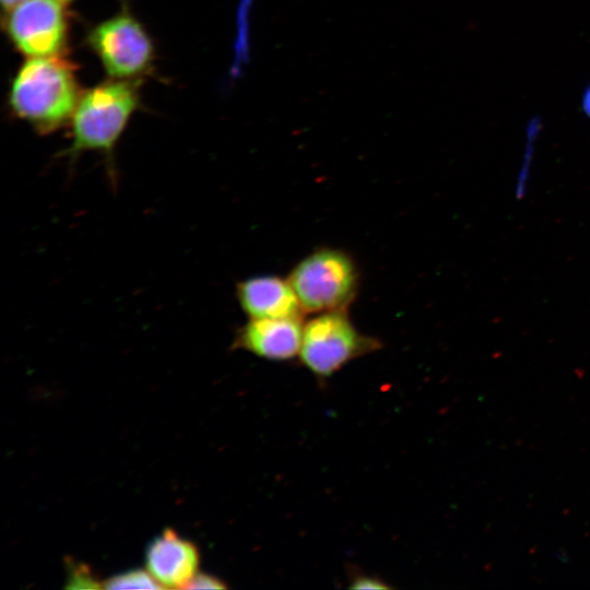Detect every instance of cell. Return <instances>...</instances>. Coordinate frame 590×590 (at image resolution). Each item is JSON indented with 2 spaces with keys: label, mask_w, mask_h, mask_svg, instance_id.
<instances>
[{
  "label": "cell",
  "mask_w": 590,
  "mask_h": 590,
  "mask_svg": "<svg viewBox=\"0 0 590 590\" xmlns=\"http://www.w3.org/2000/svg\"><path fill=\"white\" fill-rule=\"evenodd\" d=\"M197 546L175 530L165 529L148 546L145 565L163 588L185 589L198 574Z\"/></svg>",
  "instance_id": "obj_8"
},
{
  "label": "cell",
  "mask_w": 590,
  "mask_h": 590,
  "mask_svg": "<svg viewBox=\"0 0 590 590\" xmlns=\"http://www.w3.org/2000/svg\"><path fill=\"white\" fill-rule=\"evenodd\" d=\"M87 40L113 79L130 80L151 66L152 40L143 26L127 12L96 25Z\"/></svg>",
  "instance_id": "obj_5"
},
{
  "label": "cell",
  "mask_w": 590,
  "mask_h": 590,
  "mask_svg": "<svg viewBox=\"0 0 590 590\" xmlns=\"http://www.w3.org/2000/svg\"><path fill=\"white\" fill-rule=\"evenodd\" d=\"M105 589H163V586L150 574L143 569H132L125 571L103 582Z\"/></svg>",
  "instance_id": "obj_11"
},
{
  "label": "cell",
  "mask_w": 590,
  "mask_h": 590,
  "mask_svg": "<svg viewBox=\"0 0 590 590\" xmlns=\"http://www.w3.org/2000/svg\"><path fill=\"white\" fill-rule=\"evenodd\" d=\"M304 312L346 310L359 285L354 258L338 248H319L308 253L287 276Z\"/></svg>",
  "instance_id": "obj_3"
},
{
  "label": "cell",
  "mask_w": 590,
  "mask_h": 590,
  "mask_svg": "<svg viewBox=\"0 0 590 590\" xmlns=\"http://www.w3.org/2000/svg\"><path fill=\"white\" fill-rule=\"evenodd\" d=\"M382 343L362 333L346 310L316 314L304 322L299 362L326 381L354 359L377 352Z\"/></svg>",
  "instance_id": "obj_4"
},
{
  "label": "cell",
  "mask_w": 590,
  "mask_h": 590,
  "mask_svg": "<svg viewBox=\"0 0 590 590\" xmlns=\"http://www.w3.org/2000/svg\"><path fill=\"white\" fill-rule=\"evenodd\" d=\"M303 328V318L248 319L237 330L232 347L268 361H292L299 355Z\"/></svg>",
  "instance_id": "obj_7"
},
{
  "label": "cell",
  "mask_w": 590,
  "mask_h": 590,
  "mask_svg": "<svg viewBox=\"0 0 590 590\" xmlns=\"http://www.w3.org/2000/svg\"><path fill=\"white\" fill-rule=\"evenodd\" d=\"M582 108L586 115L590 118V85L586 88L582 96Z\"/></svg>",
  "instance_id": "obj_15"
},
{
  "label": "cell",
  "mask_w": 590,
  "mask_h": 590,
  "mask_svg": "<svg viewBox=\"0 0 590 590\" xmlns=\"http://www.w3.org/2000/svg\"><path fill=\"white\" fill-rule=\"evenodd\" d=\"M236 299L248 319L303 318L305 314L287 279L257 275L236 285Z\"/></svg>",
  "instance_id": "obj_9"
},
{
  "label": "cell",
  "mask_w": 590,
  "mask_h": 590,
  "mask_svg": "<svg viewBox=\"0 0 590 590\" xmlns=\"http://www.w3.org/2000/svg\"><path fill=\"white\" fill-rule=\"evenodd\" d=\"M352 589H390L384 580L369 575H355L351 580Z\"/></svg>",
  "instance_id": "obj_14"
},
{
  "label": "cell",
  "mask_w": 590,
  "mask_h": 590,
  "mask_svg": "<svg viewBox=\"0 0 590 590\" xmlns=\"http://www.w3.org/2000/svg\"><path fill=\"white\" fill-rule=\"evenodd\" d=\"M540 130H541V123L539 119L536 118L532 119L527 128L523 157L521 160V165L516 176L515 188H516V197L518 198L526 196V192L529 186L531 170H532V162L534 157V148H535V143H536Z\"/></svg>",
  "instance_id": "obj_10"
},
{
  "label": "cell",
  "mask_w": 590,
  "mask_h": 590,
  "mask_svg": "<svg viewBox=\"0 0 590 590\" xmlns=\"http://www.w3.org/2000/svg\"><path fill=\"white\" fill-rule=\"evenodd\" d=\"M226 587V583L215 576L200 573L191 579L185 589H225Z\"/></svg>",
  "instance_id": "obj_13"
},
{
  "label": "cell",
  "mask_w": 590,
  "mask_h": 590,
  "mask_svg": "<svg viewBox=\"0 0 590 590\" xmlns=\"http://www.w3.org/2000/svg\"><path fill=\"white\" fill-rule=\"evenodd\" d=\"M24 0H1L2 8L7 11L11 10L13 7L17 5Z\"/></svg>",
  "instance_id": "obj_16"
},
{
  "label": "cell",
  "mask_w": 590,
  "mask_h": 590,
  "mask_svg": "<svg viewBox=\"0 0 590 590\" xmlns=\"http://www.w3.org/2000/svg\"><path fill=\"white\" fill-rule=\"evenodd\" d=\"M138 104V85L130 80L114 79L82 93L71 117L66 155L75 158L96 151L110 158Z\"/></svg>",
  "instance_id": "obj_2"
},
{
  "label": "cell",
  "mask_w": 590,
  "mask_h": 590,
  "mask_svg": "<svg viewBox=\"0 0 590 590\" xmlns=\"http://www.w3.org/2000/svg\"><path fill=\"white\" fill-rule=\"evenodd\" d=\"M67 588L71 589H99L103 583L85 565L72 566L69 573Z\"/></svg>",
  "instance_id": "obj_12"
},
{
  "label": "cell",
  "mask_w": 590,
  "mask_h": 590,
  "mask_svg": "<svg viewBox=\"0 0 590 590\" xmlns=\"http://www.w3.org/2000/svg\"><path fill=\"white\" fill-rule=\"evenodd\" d=\"M81 94L68 60L31 57L11 83L9 103L19 118L48 133L71 120Z\"/></svg>",
  "instance_id": "obj_1"
},
{
  "label": "cell",
  "mask_w": 590,
  "mask_h": 590,
  "mask_svg": "<svg viewBox=\"0 0 590 590\" xmlns=\"http://www.w3.org/2000/svg\"><path fill=\"white\" fill-rule=\"evenodd\" d=\"M62 2L70 1V0H61Z\"/></svg>",
  "instance_id": "obj_17"
},
{
  "label": "cell",
  "mask_w": 590,
  "mask_h": 590,
  "mask_svg": "<svg viewBox=\"0 0 590 590\" xmlns=\"http://www.w3.org/2000/svg\"><path fill=\"white\" fill-rule=\"evenodd\" d=\"M7 32L28 58L58 55L67 39L61 0H24L8 11Z\"/></svg>",
  "instance_id": "obj_6"
}]
</instances>
